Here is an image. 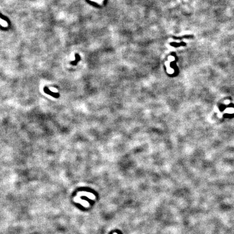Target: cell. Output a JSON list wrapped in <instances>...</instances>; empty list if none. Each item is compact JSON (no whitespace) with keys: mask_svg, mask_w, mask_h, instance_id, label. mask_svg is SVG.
Returning <instances> with one entry per match:
<instances>
[{"mask_svg":"<svg viewBox=\"0 0 234 234\" xmlns=\"http://www.w3.org/2000/svg\"><path fill=\"white\" fill-rule=\"evenodd\" d=\"M43 91L45 93L47 94L48 95H51L52 97L55 98H59L60 97V94L58 93H55L53 92L52 91H50L49 88H48L47 87H45L44 88H43Z\"/></svg>","mask_w":234,"mask_h":234,"instance_id":"6da1fadb","label":"cell"},{"mask_svg":"<svg viewBox=\"0 0 234 234\" xmlns=\"http://www.w3.org/2000/svg\"><path fill=\"white\" fill-rule=\"evenodd\" d=\"M225 112H226L228 113H234V108H228L225 111Z\"/></svg>","mask_w":234,"mask_h":234,"instance_id":"7a4b0ae2","label":"cell"},{"mask_svg":"<svg viewBox=\"0 0 234 234\" xmlns=\"http://www.w3.org/2000/svg\"><path fill=\"white\" fill-rule=\"evenodd\" d=\"M183 43H181L180 44H178V43H173L172 45L174 46H175V47H177V46H179L184 45V44H183Z\"/></svg>","mask_w":234,"mask_h":234,"instance_id":"3957f363","label":"cell"},{"mask_svg":"<svg viewBox=\"0 0 234 234\" xmlns=\"http://www.w3.org/2000/svg\"><path fill=\"white\" fill-rule=\"evenodd\" d=\"M92 1H96V2H98V3H101V2H103V0H92Z\"/></svg>","mask_w":234,"mask_h":234,"instance_id":"277c9868","label":"cell"},{"mask_svg":"<svg viewBox=\"0 0 234 234\" xmlns=\"http://www.w3.org/2000/svg\"><path fill=\"white\" fill-rule=\"evenodd\" d=\"M230 103V101H229V100H226L225 101V104H228V103Z\"/></svg>","mask_w":234,"mask_h":234,"instance_id":"5b68a950","label":"cell"},{"mask_svg":"<svg viewBox=\"0 0 234 234\" xmlns=\"http://www.w3.org/2000/svg\"><path fill=\"white\" fill-rule=\"evenodd\" d=\"M114 234H117V233H114Z\"/></svg>","mask_w":234,"mask_h":234,"instance_id":"8992f818","label":"cell"}]
</instances>
